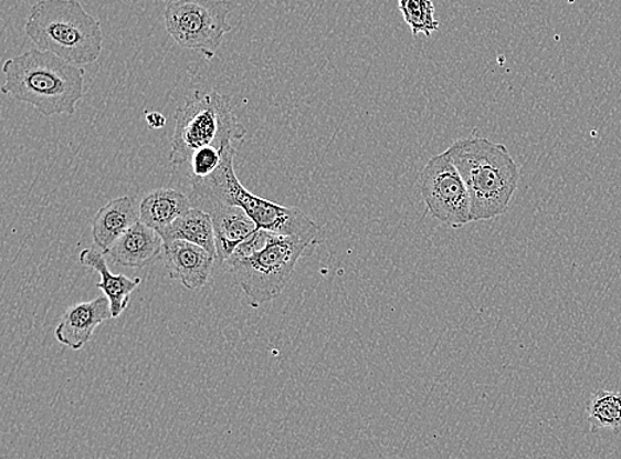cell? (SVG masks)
<instances>
[{
    "label": "cell",
    "instance_id": "obj_8",
    "mask_svg": "<svg viewBox=\"0 0 621 459\" xmlns=\"http://www.w3.org/2000/svg\"><path fill=\"white\" fill-rule=\"evenodd\" d=\"M427 211L452 229L471 223V198L462 176L446 152L427 161L419 176Z\"/></svg>",
    "mask_w": 621,
    "mask_h": 459
},
{
    "label": "cell",
    "instance_id": "obj_20",
    "mask_svg": "<svg viewBox=\"0 0 621 459\" xmlns=\"http://www.w3.org/2000/svg\"><path fill=\"white\" fill-rule=\"evenodd\" d=\"M146 123L151 129H162L166 125V117L159 112H146Z\"/></svg>",
    "mask_w": 621,
    "mask_h": 459
},
{
    "label": "cell",
    "instance_id": "obj_9",
    "mask_svg": "<svg viewBox=\"0 0 621 459\" xmlns=\"http://www.w3.org/2000/svg\"><path fill=\"white\" fill-rule=\"evenodd\" d=\"M162 257L169 277L187 290L202 289L209 282L215 263L210 252L185 241L165 242Z\"/></svg>",
    "mask_w": 621,
    "mask_h": 459
},
{
    "label": "cell",
    "instance_id": "obj_7",
    "mask_svg": "<svg viewBox=\"0 0 621 459\" xmlns=\"http://www.w3.org/2000/svg\"><path fill=\"white\" fill-rule=\"evenodd\" d=\"M233 4L229 0H171L166 3V31L182 49L215 58L232 25L227 22Z\"/></svg>",
    "mask_w": 621,
    "mask_h": 459
},
{
    "label": "cell",
    "instance_id": "obj_13",
    "mask_svg": "<svg viewBox=\"0 0 621 459\" xmlns=\"http://www.w3.org/2000/svg\"><path fill=\"white\" fill-rule=\"evenodd\" d=\"M138 221L139 210L136 208L135 199L129 196L112 199L93 218V241L106 254V251Z\"/></svg>",
    "mask_w": 621,
    "mask_h": 459
},
{
    "label": "cell",
    "instance_id": "obj_6",
    "mask_svg": "<svg viewBox=\"0 0 621 459\" xmlns=\"http://www.w3.org/2000/svg\"><path fill=\"white\" fill-rule=\"evenodd\" d=\"M244 125L239 122L229 97L217 91H196L179 106L171 138L170 163L183 165L199 149L243 142Z\"/></svg>",
    "mask_w": 621,
    "mask_h": 459
},
{
    "label": "cell",
    "instance_id": "obj_15",
    "mask_svg": "<svg viewBox=\"0 0 621 459\" xmlns=\"http://www.w3.org/2000/svg\"><path fill=\"white\" fill-rule=\"evenodd\" d=\"M165 242L185 241L199 246L218 259L215 232L212 219L203 209H190L179 217L176 222L158 231Z\"/></svg>",
    "mask_w": 621,
    "mask_h": 459
},
{
    "label": "cell",
    "instance_id": "obj_18",
    "mask_svg": "<svg viewBox=\"0 0 621 459\" xmlns=\"http://www.w3.org/2000/svg\"><path fill=\"white\" fill-rule=\"evenodd\" d=\"M398 4L413 36L424 33L427 38H431L432 33L439 30L440 23L435 18L432 0H398Z\"/></svg>",
    "mask_w": 621,
    "mask_h": 459
},
{
    "label": "cell",
    "instance_id": "obj_10",
    "mask_svg": "<svg viewBox=\"0 0 621 459\" xmlns=\"http://www.w3.org/2000/svg\"><path fill=\"white\" fill-rule=\"evenodd\" d=\"M112 317L110 302L105 295L90 302L73 304L64 312L55 336L65 347L78 351L91 341L98 325Z\"/></svg>",
    "mask_w": 621,
    "mask_h": 459
},
{
    "label": "cell",
    "instance_id": "obj_16",
    "mask_svg": "<svg viewBox=\"0 0 621 459\" xmlns=\"http://www.w3.org/2000/svg\"><path fill=\"white\" fill-rule=\"evenodd\" d=\"M190 209V199L183 192L176 189H158L139 204V221L160 231Z\"/></svg>",
    "mask_w": 621,
    "mask_h": 459
},
{
    "label": "cell",
    "instance_id": "obj_2",
    "mask_svg": "<svg viewBox=\"0 0 621 459\" xmlns=\"http://www.w3.org/2000/svg\"><path fill=\"white\" fill-rule=\"evenodd\" d=\"M3 72V93L32 105L43 116H71L84 97L83 66L49 51L30 50L6 60Z\"/></svg>",
    "mask_w": 621,
    "mask_h": 459
},
{
    "label": "cell",
    "instance_id": "obj_19",
    "mask_svg": "<svg viewBox=\"0 0 621 459\" xmlns=\"http://www.w3.org/2000/svg\"><path fill=\"white\" fill-rule=\"evenodd\" d=\"M223 150L207 146V148L199 149L193 153L191 161V177L190 178H206L215 171L220 163H222Z\"/></svg>",
    "mask_w": 621,
    "mask_h": 459
},
{
    "label": "cell",
    "instance_id": "obj_5",
    "mask_svg": "<svg viewBox=\"0 0 621 459\" xmlns=\"http://www.w3.org/2000/svg\"><path fill=\"white\" fill-rule=\"evenodd\" d=\"M24 30L39 50L73 65L95 63L103 52L102 24L78 0H40L31 7Z\"/></svg>",
    "mask_w": 621,
    "mask_h": 459
},
{
    "label": "cell",
    "instance_id": "obj_12",
    "mask_svg": "<svg viewBox=\"0 0 621 459\" xmlns=\"http://www.w3.org/2000/svg\"><path fill=\"white\" fill-rule=\"evenodd\" d=\"M113 261L124 268L144 269L164 254V239L158 231L138 221L106 251Z\"/></svg>",
    "mask_w": 621,
    "mask_h": 459
},
{
    "label": "cell",
    "instance_id": "obj_3",
    "mask_svg": "<svg viewBox=\"0 0 621 459\" xmlns=\"http://www.w3.org/2000/svg\"><path fill=\"white\" fill-rule=\"evenodd\" d=\"M235 153L233 144L227 145L223 149L222 163L211 176L200 179L190 178L192 196L197 201L204 205L235 206L256 223L259 230L317 243L319 226L303 210L269 201L244 188L233 168Z\"/></svg>",
    "mask_w": 621,
    "mask_h": 459
},
{
    "label": "cell",
    "instance_id": "obj_11",
    "mask_svg": "<svg viewBox=\"0 0 621 459\" xmlns=\"http://www.w3.org/2000/svg\"><path fill=\"white\" fill-rule=\"evenodd\" d=\"M215 232L218 261L224 264L244 242L256 234L259 228L245 212L222 204L204 205Z\"/></svg>",
    "mask_w": 621,
    "mask_h": 459
},
{
    "label": "cell",
    "instance_id": "obj_1",
    "mask_svg": "<svg viewBox=\"0 0 621 459\" xmlns=\"http://www.w3.org/2000/svg\"><path fill=\"white\" fill-rule=\"evenodd\" d=\"M446 155L463 177L471 198V221L504 216L519 182V166L504 144L471 136L453 143Z\"/></svg>",
    "mask_w": 621,
    "mask_h": 459
},
{
    "label": "cell",
    "instance_id": "obj_21",
    "mask_svg": "<svg viewBox=\"0 0 621 459\" xmlns=\"http://www.w3.org/2000/svg\"><path fill=\"white\" fill-rule=\"evenodd\" d=\"M166 2H171V0H166Z\"/></svg>",
    "mask_w": 621,
    "mask_h": 459
},
{
    "label": "cell",
    "instance_id": "obj_4",
    "mask_svg": "<svg viewBox=\"0 0 621 459\" xmlns=\"http://www.w3.org/2000/svg\"><path fill=\"white\" fill-rule=\"evenodd\" d=\"M313 244L316 243L302 238L259 230L249 241L239 246L224 265L253 307H259L282 295L299 259Z\"/></svg>",
    "mask_w": 621,
    "mask_h": 459
},
{
    "label": "cell",
    "instance_id": "obj_17",
    "mask_svg": "<svg viewBox=\"0 0 621 459\" xmlns=\"http://www.w3.org/2000/svg\"><path fill=\"white\" fill-rule=\"evenodd\" d=\"M592 434L599 430L621 431V392L600 389L586 405Z\"/></svg>",
    "mask_w": 621,
    "mask_h": 459
},
{
    "label": "cell",
    "instance_id": "obj_14",
    "mask_svg": "<svg viewBox=\"0 0 621 459\" xmlns=\"http://www.w3.org/2000/svg\"><path fill=\"white\" fill-rule=\"evenodd\" d=\"M80 263L98 272L102 281L97 283V289L103 290L104 295L109 299L113 317L122 316L123 312L128 309L131 292L141 284V279L113 275L104 255L95 249H85L80 252Z\"/></svg>",
    "mask_w": 621,
    "mask_h": 459
}]
</instances>
